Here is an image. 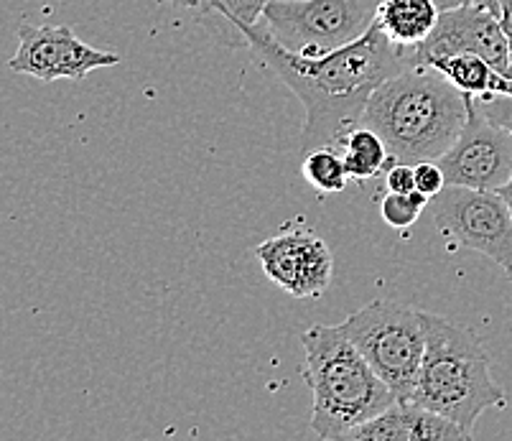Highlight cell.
I'll use <instances>...</instances> for the list:
<instances>
[{
  "label": "cell",
  "instance_id": "obj_1",
  "mask_svg": "<svg viewBox=\"0 0 512 441\" xmlns=\"http://www.w3.org/2000/svg\"><path fill=\"white\" fill-rule=\"evenodd\" d=\"M235 29L245 36L253 57L271 69L304 105V153L319 146L342 151L344 138L362 125L372 92L403 69L413 67L411 49L393 44L377 23H372L360 39L319 57H306L281 46L260 21L253 26L235 23Z\"/></svg>",
  "mask_w": 512,
  "mask_h": 441
},
{
  "label": "cell",
  "instance_id": "obj_2",
  "mask_svg": "<svg viewBox=\"0 0 512 441\" xmlns=\"http://www.w3.org/2000/svg\"><path fill=\"white\" fill-rule=\"evenodd\" d=\"M469 102L439 69L413 64L372 92L362 123L380 133L393 161H439L462 133Z\"/></svg>",
  "mask_w": 512,
  "mask_h": 441
},
{
  "label": "cell",
  "instance_id": "obj_3",
  "mask_svg": "<svg viewBox=\"0 0 512 441\" xmlns=\"http://www.w3.org/2000/svg\"><path fill=\"white\" fill-rule=\"evenodd\" d=\"M306 383L311 388V431L324 441H344L395 398L347 334L334 324H314L301 337Z\"/></svg>",
  "mask_w": 512,
  "mask_h": 441
},
{
  "label": "cell",
  "instance_id": "obj_4",
  "mask_svg": "<svg viewBox=\"0 0 512 441\" xmlns=\"http://www.w3.org/2000/svg\"><path fill=\"white\" fill-rule=\"evenodd\" d=\"M426 352L408 401L454 421L472 436L484 411L505 406V391L492 380L490 355L477 332L439 314L421 311Z\"/></svg>",
  "mask_w": 512,
  "mask_h": 441
},
{
  "label": "cell",
  "instance_id": "obj_5",
  "mask_svg": "<svg viewBox=\"0 0 512 441\" xmlns=\"http://www.w3.org/2000/svg\"><path fill=\"white\" fill-rule=\"evenodd\" d=\"M337 327L385 380L395 398L408 401L426 352L421 311L403 301L377 299L349 314Z\"/></svg>",
  "mask_w": 512,
  "mask_h": 441
},
{
  "label": "cell",
  "instance_id": "obj_6",
  "mask_svg": "<svg viewBox=\"0 0 512 441\" xmlns=\"http://www.w3.org/2000/svg\"><path fill=\"white\" fill-rule=\"evenodd\" d=\"M377 6L380 0H268L263 21L281 46L319 57L360 39Z\"/></svg>",
  "mask_w": 512,
  "mask_h": 441
},
{
  "label": "cell",
  "instance_id": "obj_7",
  "mask_svg": "<svg viewBox=\"0 0 512 441\" xmlns=\"http://www.w3.org/2000/svg\"><path fill=\"white\" fill-rule=\"evenodd\" d=\"M428 207L446 238L487 255L505 271L512 266V215L500 192L446 184Z\"/></svg>",
  "mask_w": 512,
  "mask_h": 441
},
{
  "label": "cell",
  "instance_id": "obj_8",
  "mask_svg": "<svg viewBox=\"0 0 512 441\" xmlns=\"http://www.w3.org/2000/svg\"><path fill=\"white\" fill-rule=\"evenodd\" d=\"M120 64V54L85 44L69 26H18V49L8 69L41 82L85 80L102 67Z\"/></svg>",
  "mask_w": 512,
  "mask_h": 441
},
{
  "label": "cell",
  "instance_id": "obj_9",
  "mask_svg": "<svg viewBox=\"0 0 512 441\" xmlns=\"http://www.w3.org/2000/svg\"><path fill=\"white\" fill-rule=\"evenodd\" d=\"M446 184L497 192L512 176V136L469 102L462 133L439 159Z\"/></svg>",
  "mask_w": 512,
  "mask_h": 441
},
{
  "label": "cell",
  "instance_id": "obj_10",
  "mask_svg": "<svg viewBox=\"0 0 512 441\" xmlns=\"http://www.w3.org/2000/svg\"><path fill=\"white\" fill-rule=\"evenodd\" d=\"M255 258L278 289L296 299H319L334 276V255L314 230H283L255 248Z\"/></svg>",
  "mask_w": 512,
  "mask_h": 441
},
{
  "label": "cell",
  "instance_id": "obj_11",
  "mask_svg": "<svg viewBox=\"0 0 512 441\" xmlns=\"http://www.w3.org/2000/svg\"><path fill=\"white\" fill-rule=\"evenodd\" d=\"M456 51H472L492 64L500 74L510 72V44L502 31L497 13L479 3H464V6L441 11L436 29L428 34L423 44L411 49L413 64H428L434 57L456 54Z\"/></svg>",
  "mask_w": 512,
  "mask_h": 441
},
{
  "label": "cell",
  "instance_id": "obj_12",
  "mask_svg": "<svg viewBox=\"0 0 512 441\" xmlns=\"http://www.w3.org/2000/svg\"><path fill=\"white\" fill-rule=\"evenodd\" d=\"M469 439L462 426L413 401H393L375 419L352 429L344 441H454Z\"/></svg>",
  "mask_w": 512,
  "mask_h": 441
},
{
  "label": "cell",
  "instance_id": "obj_13",
  "mask_svg": "<svg viewBox=\"0 0 512 441\" xmlns=\"http://www.w3.org/2000/svg\"><path fill=\"white\" fill-rule=\"evenodd\" d=\"M439 16L436 0H380L375 23L393 44L416 49L436 29Z\"/></svg>",
  "mask_w": 512,
  "mask_h": 441
},
{
  "label": "cell",
  "instance_id": "obj_14",
  "mask_svg": "<svg viewBox=\"0 0 512 441\" xmlns=\"http://www.w3.org/2000/svg\"><path fill=\"white\" fill-rule=\"evenodd\" d=\"M426 67L439 69L456 90H462L464 95H472L474 100H487V97L497 95V82L502 77L487 59L472 54V51H456V54L434 57Z\"/></svg>",
  "mask_w": 512,
  "mask_h": 441
},
{
  "label": "cell",
  "instance_id": "obj_15",
  "mask_svg": "<svg viewBox=\"0 0 512 441\" xmlns=\"http://www.w3.org/2000/svg\"><path fill=\"white\" fill-rule=\"evenodd\" d=\"M342 156L349 181H360V184L385 174V169L393 164V156H390L388 146L380 138V133L372 131L370 125L365 123L357 125L355 131L344 138Z\"/></svg>",
  "mask_w": 512,
  "mask_h": 441
},
{
  "label": "cell",
  "instance_id": "obj_16",
  "mask_svg": "<svg viewBox=\"0 0 512 441\" xmlns=\"http://www.w3.org/2000/svg\"><path fill=\"white\" fill-rule=\"evenodd\" d=\"M301 171H304V179L321 194H339L347 189L349 174L344 166V156L334 146H319L306 151Z\"/></svg>",
  "mask_w": 512,
  "mask_h": 441
},
{
  "label": "cell",
  "instance_id": "obj_17",
  "mask_svg": "<svg viewBox=\"0 0 512 441\" xmlns=\"http://www.w3.org/2000/svg\"><path fill=\"white\" fill-rule=\"evenodd\" d=\"M428 204L431 199L418 189L408 194L388 192V197H383V204H380V215H383L385 225L395 227V230H408L411 225H416Z\"/></svg>",
  "mask_w": 512,
  "mask_h": 441
},
{
  "label": "cell",
  "instance_id": "obj_18",
  "mask_svg": "<svg viewBox=\"0 0 512 441\" xmlns=\"http://www.w3.org/2000/svg\"><path fill=\"white\" fill-rule=\"evenodd\" d=\"M265 6L268 0H220V13L227 18V21L235 26V23H258L263 18Z\"/></svg>",
  "mask_w": 512,
  "mask_h": 441
},
{
  "label": "cell",
  "instance_id": "obj_19",
  "mask_svg": "<svg viewBox=\"0 0 512 441\" xmlns=\"http://www.w3.org/2000/svg\"><path fill=\"white\" fill-rule=\"evenodd\" d=\"M413 169H416L418 192L426 194L428 199H434L436 194L444 192L446 176H444V169L439 166V161H418V164H413Z\"/></svg>",
  "mask_w": 512,
  "mask_h": 441
},
{
  "label": "cell",
  "instance_id": "obj_20",
  "mask_svg": "<svg viewBox=\"0 0 512 441\" xmlns=\"http://www.w3.org/2000/svg\"><path fill=\"white\" fill-rule=\"evenodd\" d=\"M385 187H388V192L395 194L416 192V169H413V164L393 161V164L385 169Z\"/></svg>",
  "mask_w": 512,
  "mask_h": 441
},
{
  "label": "cell",
  "instance_id": "obj_21",
  "mask_svg": "<svg viewBox=\"0 0 512 441\" xmlns=\"http://www.w3.org/2000/svg\"><path fill=\"white\" fill-rule=\"evenodd\" d=\"M477 105L492 123L502 125L512 136V95H492L487 100H479Z\"/></svg>",
  "mask_w": 512,
  "mask_h": 441
},
{
  "label": "cell",
  "instance_id": "obj_22",
  "mask_svg": "<svg viewBox=\"0 0 512 441\" xmlns=\"http://www.w3.org/2000/svg\"><path fill=\"white\" fill-rule=\"evenodd\" d=\"M169 6L181 8L194 16H209V13H220V0H164Z\"/></svg>",
  "mask_w": 512,
  "mask_h": 441
},
{
  "label": "cell",
  "instance_id": "obj_23",
  "mask_svg": "<svg viewBox=\"0 0 512 441\" xmlns=\"http://www.w3.org/2000/svg\"><path fill=\"white\" fill-rule=\"evenodd\" d=\"M500 3V23L502 31L507 36V44H510V59H512V0H497Z\"/></svg>",
  "mask_w": 512,
  "mask_h": 441
},
{
  "label": "cell",
  "instance_id": "obj_24",
  "mask_svg": "<svg viewBox=\"0 0 512 441\" xmlns=\"http://www.w3.org/2000/svg\"><path fill=\"white\" fill-rule=\"evenodd\" d=\"M497 192H500V197L505 199L507 210H510V215H512V176L505 181V184H502L500 189H497Z\"/></svg>",
  "mask_w": 512,
  "mask_h": 441
},
{
  "label": "cell",
  "instance_id": "obj_25",
  "mask_svg": "<svg viewBox=\"0 0 512 441\" xmlns=\"http://www.w3.org/2000/svg\"><path fill=\"white\" fill-rule=\"evenodd\" d=\"M497 95H512V80L502 74L500 82H497Z\"/></svg>",
  "mask_w": 512,
  "mask_h": 441
},
{
  "label": "cell",
  "instance_id": "obj_26",
  "mask_svg": "<svg viewBox=\"0 0 512 441\" xmlns=\"http://www.w3.org/2000/svg\"><path fill=\"white\" fill-rule=\"evenodd\" d=\"M464 3H472V0H436V6H439L441 11H449V8L464 6Z\"/></svg>",
  "mask_w": 512,
  "mask_h": 441
},
{
  "label": "cell",
  "instance_id": "obj_27",
  "mask_svg": "<svg viewBox=\"0 0 512 441\" xmlns=\"http://www.w3.org/2000/svg\"><path fill=\"white\" fill-rule=\"evenodd\" d=\"M474 3H479V6H484V8H490L492 13H497V16H500V3H497V0H474Z\"/></svg>",
  "mask_w": 512,
  "mask_h": 441
},
{
  "label": "cell",
  "instance_id": "obj_28",
  "mask_svg": "<svg viewBox=\"0 0 512 441\" xmlns=\"http://www.w3.org/2000/svg\"><path fill=\"white\" fill-rule=\"evenodd\" d=\"M507 278H510V281H512V266L507 268Z\"/></svg>",
  "mask_w": 512,
  "mask_h": 441
},
{
  "label": "cell",
  "instance_id": "obj_29",
  "mask_svg": "<svg viewBox=\"0 0 512 441\" xmlns=\"http://www.w3.org/2000/svg\"><path fill=\"white\" fill-rule=\"evenodd\" d=\"M507 77H510V80H512V64H510V72H507Z\"/></svg>",
  "mask_w": 512,
  "mask_h": 441
}]
</instances>
